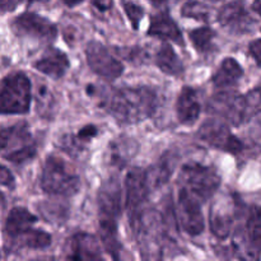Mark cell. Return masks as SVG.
I'll list each match as a JSON object with an SVG mask.
<instances>
[{
    "label": "cell",
    "mask_w": 261,
    "mask_h": 261,
    "mask_svg": "<svg viewBox=\"0 0 261 261\" xmlns=\"http://www.w3.org/2000/svg\"><path fill=\"white\" fill-rule=\"evenodd\" d=\"M130 226L138 240L142 257L147 260L163 259L166 246L173 245V232L177 231L163 213L154 209H143Z\"/></svg>",
    "instance_id": "1"
},
{
    "label": "cell",
    "mask_w": 261,
    "mask_h": 261,
    "mask_svg": "<svg viewBox=\"0 0 261 261\" xmlns=\"http://www.w3.org/2000/svg\"><path fill=\"white\" fill-rule=\"evenodd\" d=\"M157 93L149 87H127L115 91L106 101L107 111L119 124L144 121L155 111Z\"/></svg>",
    "instance_id": "2"
},
{
    "label": "cell",
    "mask_w": 261,
    "mask_h": 261,
    "mask_svg": "<svg viewBox=\"0 0 261 261\" xmlns=\"http://www.w3.org/2000/svg\"><path fill=\"white\" fill-rule=\"evenodd\" d=\"M40 184L46 194L55 196H71L81 188V180L74 168L56 155L46 158Z\"/></svg>",
    "instance_id": "3"
},
{
    "label": "cell",
    "mask_w": 261,
    "mask_h": 261,
    "mask_svg": "<svg viewBox=\"0 0 261 261\" xmlns=\"http://www.w3.org/2000/svg\"><path fill=\"white\" fill-rule=\"evenodd\" d=\"M31 82L24 73H13L2 82L0 109L4 115H22L30 111Z\"/></svg>",
    "instance_id": "4"
},
{
    "label": "cell",
    "mask_w": 261,
    "mask_h": 261,
    "mask_svg": "<svg viewBox=\"0 0 261 261\" xmlns=\"http://www.w3.org/2000/svg\"><path fill=\"white\" fill-rule=\"evenodd\" d=\"M184 188L194 194L201 201H206L216 194L221 186V176L212 166L193 162L182 167L180 175Z\"/></svg>",
    "instance_id": "5"
},
{
    "label": "cell",
    "mask_w": 261,
    "mask_h": 261,
    "mask_svg": "<svg viewBox=\"0 0 261 261\" xmlns=\"http://www.w3.org/2000/svg\"><path fill=\"white\" fill-rule=\"evenodd\" d=\"M10 27L20 40L37 45H50L58 36L56 25L51 20L31 12L15 17L10 23Z\"/></svg>",
    "instance_id": "6"
},
{
    "label": "cell",
    "mask_w": 261,
    "mask_h": 261,
    "mask_svg": "<svg viewBox=\"0 0 261 261\" xmlns=\"http://www.w3.org/2000/svg\"><path fill=\"white\" fill-rule=\"evenodd\" d=\"M206 107L209 114L221 117L234 126L244 124L252 115L246 96H242L233 91H224L214 94L209 99Z\"/></svg>",
    "instance_id": "7"
},
{
    "label": "cell",
    "mask_w": 261,
    "mask_h": 261,
    "mask_svg": "<svg viewBox=\"0 0 261 261\" xmlns=\"http://www.w3.org/2000/svg\"><path fill=\"white\" fill-rule=\"evenodd\" d=\"M198 138L209 147L233 155L240 154L245 148L244 143L234 137L228 126L218 119L206 120L199 129Z\"/></svg>",
    "instance_id": "8"
},
{
    "label": "cell",
    "mask_w": 261,
    "mask_h": 261,
    "mask_svg": "<svg viewBox=\"0 0 261 261\" xmlns=\"http://www.w3.org/2000/svg\"><path fill=\"white\" fill-rule=\"evenodd\" d=\"M147 171L142 168H133L125 177V209L129 214L130 223L143 211L142 206L148 199L150 191Z\"/></svg>",
    "instance_id": "9"
},
{
    "label": "cell",
    "mask_w": 261,
    "mask_h": 261,
    "mask_svg": "<svg viewBox=\"0 0 261 261\" xmlns=\"http://www.w3.org/2000/svg\"><path fill=\"white\" fill-rule=\"evenodd\" d=\"M200 203V199L186 188L178 191L177 218L184 231L190 236H199L205 227Z\"/></svg>",
    "instance_id": "10"
},
{
    "label": "cell",
    "mask_w": 261,
    "mask_h": 261,
    "mask_svg": "<svg viewBox=\"0 0 261 261\" xmlns=\"http://www.w3.org/2000/svg\"><path fill=\"white\" fill-rule=\"evenodd\" d=\"M87 63L89 68L102 78L107 81H115L119 78L124 71V66L112 56V54L107 50L106 46L97 41H91L86 48Z\"/></svg>",
    "instance_id": "11"
},
{
    "label": "cell",
    "mask_w": 261,
    "mask_h": 261,
    "mask_svg": "<svg viewBox=\"0 0 261 261\" xmlns=\"http://www.w3.org/2000/svg\"><path fill=\"white\" fill-rule=\"evenodd\" d=\"M218 22L232 33H246L254 24L242 0L231 2L222 7L218 12Z\"/></svg>",
    "instance_id": "12"
},
{
    "label": "cell",
    "mask_w": 261,
    "mask_h": 261,
    "mask_svg": "<svg viewBox=\"0 0 261 261\" xmlns=\"http://www.w3.org/2000/svg\"><path fill=\"white\" fill-rule=\"evenodd\" d=\"M98 216L119 218L122 209L121 185L116 178H110L102 184L97 196Z\"/></svg>",
    "instance_id": "13"
},
{
    "label": "cell",
    "mask_w": 261,
    "mask_h": 261,
    "mask_svg": "<svg viewBox=\"0 0 261 261\" xmlns=\"http://www.w3.org/2000/svg\"><path fill=\"white\" fill-rule=\"evenodd\" d=\"M66 259L69 260H99L101 247L94 236L89 233H75L68 241Z\"/></svg>",
    "instance_id": "14"
},
{
    "label": "cell",
    "mask_w": 261,
    "mask_h": 261,
    "mask_svg": "<svg viewBox=\"0 0 261 261\" xmlns=\"http://www.w3.org/2000/svg\"><path fill=\"white\" fill-rule=\"evenodd\" d=\"M233 224V211L227 199H221L212 205L211 231L218 240H226L229 236Z\"/></svg>",
    "instance_id": "15"
},
{
    "label": "cell",
    "mask_w": 261,
    "mask_h": 261,
    "mask_svg": "<svg viewBox=\"0 0 261 261\" xmlns=\"http://www.w3.org/2000/svg\"><path fill=\"white\" fill-rule=\"evenodd\" d=\"M201 103L198 92L191 87H184L176 101L177 120L184 125H191L199 119Z\"/></svg>",
    "instance_id": "16"
},
{
    "label": "cell",
    "mask_w": 261,
    "mask_h": 261,
    "mask_svg": "<svg viewBox=\"0 0 261 261\" xmlns=\"http://www.w3.org/2000/svg\"><path fill=\"white\" fill-rule=\"evenodd\" d=\"M69 66H70V63H69L68 56L63 51L54 47H48L42 58L38 59L35 63V68L38 71L53 79L63 78L68 71Z\"/></svg>",
    "instance_id": "17"
},
{
    "label": "cell",
    "mask_w": 261,
    "mask_h": 261,
    "mask_svg": "<svg viewBox=\"0 0 261 261\" xmlns=\"http://www.w3.org/2000/svg\"><path fill=\"white\" fill-rule=\"evenodd\" d=\"M148 35L153 36V37L163 38V40L173 41L181 46L185 45L180 28L166 10H162V12L153 15L152 19H150Z\"/></svg>",
    "instance_id": "18"
},
{
    "label": "cell",
    "mask_w": 261,
    "mask_h": 261,
    "mask_svg": "<svg viewBox=\"0 0 261 261\" xmlns=\"http://www.w3.org/2000/svg\"><path fill=\"white\" fill-rule=\"evenodd\" d=\"M99 237L105 251L114 259H119L121 245L117 233V218L114 217L98 216Z\"/></svg>",
    "instance_id": "19"
},
{
    "label": "cell",
    "mask_w": 261,
    "mask_h": 261,
    "mask_svg": "<svg viewBox=\"0 0 261 261\" xmlns=\"http://www.w3.org/2000/svg\"><path fill=\"white\" fill-rule=\"evenodd\" d=\"M35 143L32 140L28 126L25 124H17L2 130V149L3 155L20 149L25 145Z\"/></svg>",
    "instance_id": "20"
},
{
    "label": "cell",
    "mask_w": 261,
    "mask_h": 261,
    "mask_svg": "<svg viewBox=\"0 0 261 261\" xmlns=\"http://www.w3.org/2000/svg\"><path fill=\"white\" fill-rule=\"evenodd\" d=\"M37 222L36 216L28 212L22 206H15L8 214L7 222H5V233L9 240L20 236L28 229L33 228V224Z\"/></svg>",
    "instance_id": "21"
},
{
    "label": "cell",
    "mask_w": 261,
    "mask_h": 261,
    "mask_svg": "<svg viewBox=\"0 0 261 261\" xmlns=\"http://www.w3.org/2000/svg\"><path fill=\"white\" fill-rule=\"evenodd\" d=\"M242 75H244V70L239 61L232 58H227L221 63L218 70L212 78V82L217 88L227 89L236 86L241 81Z\"/></svg>",
    "instance_id": "22"
},
{
    "label": "cell",
    "mask_w": 261,
    "mask_h": 261,
    "mask_svg": "<svg viewBox=\"0 0 261 261\" xmlns=\"http://www.w3.org/2000/svg\"><path fill=\"white\" fill-rule=\"evenodd\" d=\"M155 64L167 75L180 76L184 73V64L170 43H163L155 55Z\"/></svg>",
    "instance_id": "23"
},
{
    "label": "cell",
    "mask_w": 261,
    "mask_h": 261,
    "mask_svg": "<svg viewBox=\"0 0 261 261\" xmlns=\"http://www.w3.org/2000/svg\"><path fill=\"white\" fill-rule=\"evenodd\" d=\"M176 161L177 160L175 158V155H172V153L168 152L158 161V163L154 167H152L149 171H147L150 188H161V186L165 185V184L170 180L171 175H172L173 172V168H175Z\"/></svg>",
    "instance_id": "24"
},
{
    "label": "cell",
    "mask_w": 261,
    "mask_h": 261,
    "mask_svg": "<svg viewBox=\"0 0 261 261\" xmlns=\"http://www.w3.org/2000/svg\"><path fill=\"white\" fill-rule=\"evenodd\" d=\"M9 241H12V245L17 249L42 250L51 245V236L42 229L31 228L20 236L9 240Z\"/></svg>",
    "instance_id": "25"
},
{
    "label": "cell",
    "mask_w": 261,
    "mask_h": 261,
    "mask_svg": "<svg viewBox=\"0 0 261 261\" xmlns=\"http://www.w3.org/2000/svg\"><path fill=\"white\" fill-rule=\"evenodd\" d=\"M246 236L257 254H261V206H254L250 211L246 222Z\"/></svg>",
    "instance_id": "26"
},
{
    "label": "cell",
    "mask_w": 261,
    "mask_h": 261,
    "mask_svg": "<svg viewBox=\"0 0 261 261\" xmlns=\"http://www.w3.org/2000/svg\"><path fill=\"white\" fill-rule=\"evenodd\" d=\"M190 41L193 42L194 47L200 54H208L214 48V37L216 33L211 27H200L196 30L190 31L189 33Z\"/></svg>",
    "instance_id": "27"
},
{
    "label": "cell",
    "mask_w": 261,
    "mask_h": 261,
    "mask_svg": "<svg viewBox=\"0 0 261 261\" xmlns=\"http://www.w3.org/2000/svg\"><path fill=\"white\" fill-rule=\"evenodd\" d=\"M40 214L50 223H64L65 219L68 218V206L63 205L61 203L56 201H45V203L38 205Z\"/></svg>",
    "instance_id": "28"
},
{
    "label": "cell",
    "mask_w": 261,
    "mask_h": 261,
    "mask_svg": "<svg viewBox=\"0 0 261 261\" xmlns=\"http://www.w3.org/2000/svg\"><path fill=\"white\" fill-rule=\"evenodd\" d=\"M181 14L186 18L200 20V22H208L211 17V9L204 3L196 2V0H189L182 5Z\"/></svg>",
    "instance_id": "29"
},
{
    "label": "cell",
    "mask_w": 261,
    "mask_h": 261,
    "mask_svg": "<svg viewBox=\"0 0 261 261\" xmlns=\"http://www.w3.org/2000/svg\"><path fill=\"white\" fill-rule=\"evenodd\" d=\"M36 144L35 143H31V144L25 145V147L20 148V149L14 150V152H10L8 154H4L3 157L5 160H8L9 162L15 163V165H23V163L28 162V161L32 160L36 155Z\"/></svg>",
    "instance_id": "30"
},
{
    "label": "cell",
    "mask_w": 261,
    "mask_h": 261,
    "mask_svg": "<svg viewBox=\"0 0 261 261\" xmlns=\"http://www.w3.org/2000/svg\"><path fill=\"white\" fill-rule=\"evenodd\" d=\"M97 135V127L93 125H88V126H84L81 132L76 135L70 138L69 140L68 148H76V150H82V148L84 147L86 143H88L92 138H94Z\"/></svg>",
    "instance_id": "31"
},
{
    "label": "cell",
    "mask_w": 261,
    "mask_h": 261,
    "mask_svg": "<svg viewBox=\"0 0 261 261\" xmlns=\"http://www.w3.org/2000/svg\"><path fill=\"white\" fill-rule=\"evenodd\" d=\"M124 10L126 13L127 18H129L130 23H132L133 28L138 30L140 24V20H142L143 15H144V9H143L140 5L135 4L133 2H125L124 3Z\"/></svg>",
    "instance_id": "32"
},
{
    "label": "cell",
    "mask_w": 261,
    "mask_h": 261,
    "mask_svg": "<svg viewBox=\"0 0 261 261\" xmlns=\"http://www.w3.org/2000/svg\"><path fill=\"white\" fill-rule=\"evenodd\" d=\"M51 96L50 92L46 89V87H40L37 92V109L38 111L41 112L42 110V114H43V110H46L45 107H51Z\"/></svg>",
    "instance_id": "33"
},
{
    "label": "cell",
    "mask_w": 261,
    "mask_h": 261,
    "mask_svg": "<svg viewBox=\"0 0 261 261\" xmlns=\"http://www.w3.org/2000/svg\"><path fill=\"white\" fill-rule=\"evenodd\" d=\"M249 50L251 56L254 58V60L256 61V64L261 66V38L260 40H255L250 43Z\"/></svg>",
    "instance_id": "34"
},
{
    "label": "cell",
    "mask_w": 261,
    "mask_h": 261,
    "mask_svg": "<svg viewBox=\"0 0 261 261\" xmlns=\"http://www.w3.org/2000/svg\"><path fill=\"white\" fill-rule=\"evenodd\" d=\"M0 180H2L3 186H8V188H13V186H14V177H13L12 172H10L7 167H4V166L2 167Z\"/></svg>",
    "instance_id": "35"
},
{
    "label": "cell",
    "mask_w": 261,
    "mask_h": 261,
    "mask_svg": "<svg viewBox=\"0 0 261 261\" xmlns=\"http://www.w3.org/2000/svg\"><path fill=\"white\" fill-rule=\"evenodd\" d=\"M23 0H2V13H8L14 10Z\"/></svg>",
    "instance_id": "36"
},
{
    "label": "cell",
    "mask_w": 261,
    "mask_h": 261,
    "mask_svg": "<svg viewBox=\"0 0 261 261\" xmlns=\"http://www.w3.org/2000/svg\"><path fill=\"white\" fill-rule=\"evenodd\" d=\"M92 4L99 12H107L112 8V0H92Z\"/></svg>",
    "instance_id": "37"
},
{
    "label": "cell",
    "mask_w": 261,
    "mask_h": 261,
    "mask_svg": "<svg viewBox=\"0 0 261 261\" xmlns=\"http://www.w3.org/2000/svg\"><path fill=\"white\" fill-rule=\"evenodd\" d=\"M252 9L261 17V0H255L254 4H252Z\"/></svg>",
    "instance_id": "38"
},
{
    "label": "cell",
    "mask_w": 261,
    "mask_h": 261,
    "mask_svg": "<svg viewBox=\"0 0 261 261\" xmlns=\"http://www.w3.org/2000/svg\"><path fill=\"white\" fill-rule=\"evenodd\" d=\"M61 2L68 5V7H75V5L81 4L83 0H61Z\"/></svg>",
    "instance_id": "39"
},
{
    "label": "cell",
    "mask_w": 261,
    "mask_h": 261,
    "mask_svg": "<svg viewBox=\"0 0 261 261\" xmlns=\"http://www.w3.org/2000/svg\"><path fill=\"white\" fill-rule=\"evenodd\" d=\"M254 120L255 121H256V124H257V127H260V133H261V109L259 110V111L256 112V114H255V117H254Z\"/></svg>",
    "instance_id": "40"
},
{
    "label": "cell",
    "mask_w": 261,
    "mask_h": 261,
    "mask_svg": "<svg viewBox=\"0 0 261 261\" xmlns=\"http://www.w3.org/2000/svg\"><path fill=\"white\" fill-rule=\"evenodd\" d=\"M150 3H152L153 5H155V7H161V5L166 4L167 2H170V0H149Z\"/></svg>",
    "instance_id": "41"
},
{
    "label": "cell",
    "mask_w": 261,
    "mask_h": 261,
    "mask_svg": "<svg viewBox=\"0 0 261 261\" xmlns=\"http://www.w3.org/2000/svg\"><path fill=\"white\" fill-rule=\"evenodd\" d=\"M28 2H30V4H33V3H47L50 0H28Z\"/></svg>",
    "instance_id": "42"
},
{
    "label": "cell",
    "mask_w": 261,
    "mask_h": 261,
    "mask_svg": "<svg viewBox=\"0 0 261 261\" xmlns=\"http://www.w3.org/2000/svg\"><path fill=\"white\" fill-rule=\"evenodd\" d=\"M209 2H214V3H217V2H222V0H209Z\"/></svg>",
    "instance_id": "43"
}]
</instances>
